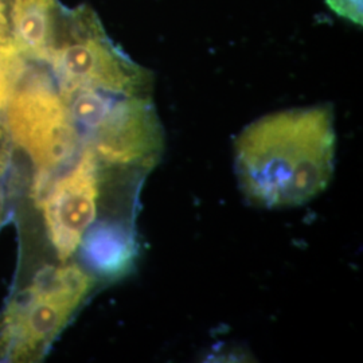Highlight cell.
<instances>
[{"instance_id": "cell-6", "label": "cell", "mask_w": 363, "mask_h": 363, "mask_svg": "<svg viewBox=\"0 0 363 363\" xmlns=\"http://www.w3.org/2000/svg\"><path fill=\"white\" fill-rule=\"evenodd\" d=\"M138 247L130 226L120 220L97 222L78 249V261L97 280L117 279L130 272Z\"/></svg>"}, {"instance_id": "cell-5", "label": "cell", "mask_w": 363, "mask_h": 363, "mask_svg": "<svg viewBox=\"0 0 363 363\" xmlns=\"http://www.w3.org/2000/svg\"><path fill=\"white\" fill-rule=\"evenodd\" d=\"M109 169L91 150L82 148L70 166L33 186L45 235L58 261L74 259L85 235L97 223Z\"/></svg>"}, {"instance_id": "cell-9", "label": "cell", "mask_w": 363, "mask_h": 363, "mask_svg": "<svg viewBox=\"0 0 363 363\" xmlns=\"http://www.w3.org/2000/svg\"><path fill=\"white\" fill-rule=\"evenodd\" d=\"M11 216V196L7 194L4 183L0 179V230Z\"/></svg>"}, {"instance_id": "cell-7", "label": "cell", "mask_w": 363, "mask_h": 363, "mask_svg": "<svg viewBox=\"0 0 363 363\" xmlns=\"http://www.w3.org/2000/svg\"><path fill=\"white\" fill-rule=\"evenodd\" d=\"M15 147L7 127L0 117V179L3 181L11 171Z\"/></svg>"}, {"instance_id": "cell-2", "label": "cell", "mask_w": 363, "mask_h": 363, "mask_svg": "<svg viewBox=\"0 0 363 363\" xmlns=\"http://www.w3.org/2000/svg\"><path fill=\"white\" fill-rule=\"evenodd\" d=\"M21 52L22 65L0 117L13 147L34 164L33 186H37L70 166L79 155L82 142L46 60L39 52Z\"/></svg>"}, {"instance_id": "cell-8", "label": "cell", "mask_w": 363, "mask_h": 363, "mask_svg": "<svg viewBox=\"0 0 363 363\" xmlns=\"http://www.w3.org/2000/svg\"><path fill=\"white\" fill-rule=\"evenodd\" d=\"M13 0H0V45L11 39V9Z\"/></svg>"}, {"instance_id": "cell-4", "label": "cell", "mask_w": 363, "mask_h": 363, "mask_svg": "<svg viewBox=\"0 0 363 363\" xmlns=\"http://www.w3.org/2000/svg\"><path fill=\"white\" fill-rule=\"evenodd\" d=\"M82 148L112 169H152L164 150V130L152 93L108 97L79 127Z\"/></svg>"}, {"instance_id": "cell-3", "label": "cell", "mask_w": 363, "mask_h": 363, "mask_svg": "<svg viewBox=\"0 0 363 363\" xmlns=\"http://www.w3.org/2000/svg\"><path fill=\"white\" fill-rule=\"evenodd\" d=\"M97 283L76 259L33 273L0 313V362L42 361Z\"/></svg>"}, {"instance_id": "cell-1", "label": "cell", "mask_w": 363, "mask_h": 363, "mask_svg": "<svg viewBox=\"0 0 363 363\" xmlns=\"http://www.w3.org/2000/svg\"><path fill=\"white\" fill-rule=\"evenodd\" d=\"M328 104L259 117L234 140V169L247 201L262 208H298L334 177L337 132Z\"/></svg>"}]
</instances>
